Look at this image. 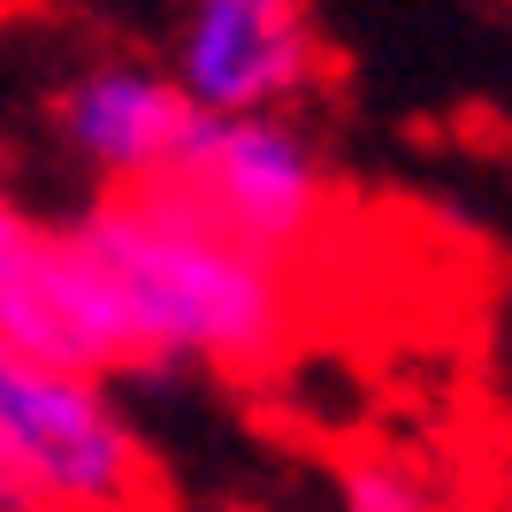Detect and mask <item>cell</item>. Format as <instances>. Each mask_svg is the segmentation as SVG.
Returning <instances> with one entry per match:
<instances>
[{
  "label": "cell",
  "instance_id": "6da1fadb",
  "mask_svg": "<svg viewBox=\"0 0 512 512\" xmlns=\"http://www.w3.org/2000/svg\"><path fill=\"white\" fill-rule=\"evenodd\" d=\"M123 375H260L299 337V276L245 253L176 192H115L62 214Z\"/></svg>",
  "mask_w": 512,
  "mask_h": 512
},
{
  "label": "cell",
  "instance_id": "7a4b0ae2",
  "mask_svg": "<svg viewBox=\"0 0 512 512\" xmlns=\"http://www.w3.org/2000/svg\"><path fill=\"white\" fill-rule=\"evenodd\" d=\"M161 467L123 390L0 344V512H153Z\"/></svg>",
  "mask_w": 512,
  "mask_h": 512
},
{
  "label": "cell",
  "instance_id": "3957f363",
  "mask_svg": "<svg viewBox=\"0 0 512 512\" xmlns=\"http://www.w3.org/2000/svg\"><path fill=\"white\" fill-rule=\"evenodd\" d=\"M161 192H176L222 237H237L245 253L276 260L291 276L337 230V169L299 115H260V123H207L199 115L192 146Z\"/></svg>",
  "mask_w": 512,
  "mask_h": 512
},
{
  "label": "cell",
  "instance_id": "277c9868",
  "mask_svg": "<svg viewBox=\"0 0 512 512\" xmlns=\"http://www.w3.org/2000/svg\"><path fill=\"white\" fill-rule=\"evenodd\" d=\"M169 85L207 123H260L314 100L329 39L299 0H192L169 23Z\"/></svg>",
  "mask_w": 512,
  "mask_h": 512
},
{
  "label": "cell",
  "instance_id": "5b68a950",
  "mask_svg": "<svg viewBox=\"0 0 512 512\" xmlns=\"http://www.w3.org/2000/svg\"><path fill=\"white\" fill-rule=\"evenodd\" d=\"M192 123L199 115L153 54H85L46 92V130L92 176V199L169 184V169L192 146Z\"/></svg>",
  "mask_w": 512,
  "mask_h": 512
},
{
  "label": "cell",
  "instance_id": "8992f818",
  "mask_svg": "<svg viewBox=\"0 0 512 512\" xmlns=\"http://www.w3.org/2000/svg\"><path fill=\"white\" fill-rule=\"evenodd\" d=\"M329 512H451L428 459L398 444H360L329 467Z\"/></svg>",
  "mask_w": 512,
  "mask_h": 512
},
{
  "label": "cell",
  "instance_id": "52a82bcc",
  "mask_svg": "<svg viewBox=\"0 0 512 512\" xmlns=\"http://www.w3.org/2000/svg\"><path fill=\"white\" fill-rule=\"evenodd\" d=\"M8 214H16V199H8V192H0V230H8Z\"/></svg>",
  "mask_w": 512,
  "mask_h": 512
},
{
  "label": "cell",
  "instance_id": "ba28073f",
  "mask_svg": "<svg viewBox=\"0 0 512 512\" xmlns=\"http://www.w3.org/2000/svg\"><path fill=\"white\" fill-rule=\"evenodd\" d=\"M482 512H512V505H482Z\"/></svg>",
  "mask_w": 512,
  "mask_h": 512
},
{
  "label": "cell",
  "instance_id": "9c48e42d",
  "mask_svg": "<svg viewBox=\"0 0 512 512\" xmlns=\"http://www.w3.org/2000/svg\"><path fill=\"white\" fill-rule=\"evenodd\" d=\"M153 512H169V505H153Z\"/></svg>",
  "mask_w": 512,
  "mask_h": 512
}]
</instances>
